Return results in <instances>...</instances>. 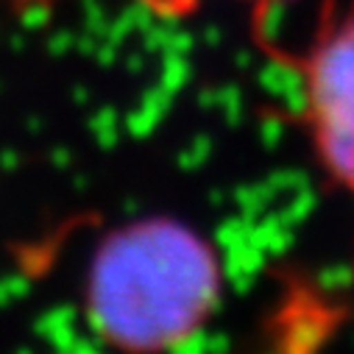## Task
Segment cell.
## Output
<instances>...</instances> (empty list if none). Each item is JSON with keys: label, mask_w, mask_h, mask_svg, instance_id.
<instances>
[{"label": "cell", "mask_w": 354, "mask_h": 354, "mask_svg": "<svg viewBox=\"0 0 354 354\" xmlns=\"http://www.w3.org/2000/svg\"><path fill=\"white\" fill-rule=\"evenodd\" d=\"M223 290L215 248L187 223L134 221L95 251L86 279L93 329L123 351H165L198 335Z\"/></svg>", "instance_id": "obj_1"}, {"label": "cell", "mask_w": 354, "mask_h": 354, "mask_svg": "<svg viewBox=\"0 0 354 354\" xmlns=\"http://www.w3.org/2000/svg\"><path fill=\"white\" fill-rule=\"evenodd\" d=\"M299 70L315 159L354 198V0H340L324 17Z\"/></svg>", "instance_id": "obj_2"}, {"label": "cell", "mask_w": 354, "mask_h": 354, "mask_svg": "<svg viewBox=\"0 0 354 354\" xmlns=\"http://www.w3.org/2000/svg\"><path fill=\"white\" fill-rule=\"evenodd\" d=\"M248 3H259V6H277V3H290V0H248Z\"/></svg>", "instance_id": "obj_4"}, {"label": "cell", "mask_w": 354, "mask_h": 354, "mask_svg": "<svg viewBox=\"0 0 354 354\" xmlns=\"http://www.w3.org/2000/svg\"><path fill=\"white\" fill-rule=\"evenodd\" d=\"M145 9H151L153 15L159 17H167V20H176V17H187L196 12L198 0H140Z\"/></svg>", "instance_id": "obj_3"}]
</instances>
